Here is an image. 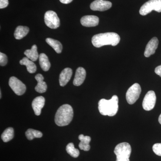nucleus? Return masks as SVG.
Instances as JSON below:
<instances>
[{"label":"nucleus","mask_w":161,"mask_h":161,"mask_svg":"<svg viewBox=\"0 0 161 161\" xmlns=\"http://www.w3.org/2000/svg\"><path fill=\"white\" fill-rule=\"evenodd\" d=\"M120 40V37L116 33L107 32L95 35L92 38V43L96 47L108 45L115 46Z\"/></svg>","instance_id":"obj_1"},{"label":"nucleus","mask_w":161,"mask_h":161,"mask_svg":"<svg viewBox=\"0 0 161 161\" xmlns=\"http://www.w3.org/2000/svg\"><path fill=\"white\" fill-rule=\"evenodd\" d=\"M74 117V111L70 105L64 104L58 108L55 115V123L58 126L68 125Z\"/></svg>","instance_id":"obj_2"},{"label":"nucleus","mask_w":161,"mask_h":161,"mask_svg":"<svg viewBox=\"0 0 161 161\" xmlns=\"http://www.w3.org/2000/svg\"><path fill=\"white\" fill-rule=\"evenodd\" d=\"M119 99L117 95H113L109 100L103 98L98 102V108L101 115L113 116L118 110Z\"/></svg>","instance_id":"obj_3"},{"label":"nucleus","mask_w":161,"mask_h":161,"mask_svg":"<svg viewBox=\"0 0 161 161\" xmlns=\"http://www.w3.org/2000/svg\"><path fill=\"white\" fill-rule=\"evenodd\" d=\"M132 152L130 144L127 142L119 144L115 147L114 153L116 156V159H124L130 158Z\"/></svg>","instance_id":"obj_4"},{"label":"nucleus","mask_w":161,"mask_h":161,"mask_svg":"<svg viewBox=\"0 0 161 161\" xmlns=\"http://www.w3.org/2000/svg\"><path fill=\"white\" fill-rule=\"evenodd\" d=\"M153 10L161 12V0H150L145 3L141 7L140 14L146 15Z\"/></svg>","instance_id":"obj_5"},{"label":"nucleus","mask_w":161,"mask_h":161,"mask_svg":"<svg viewBox=\"0 0 161 161\" xmlns=\"http://www.w3.org/2000/svg\"><path fill=\"white\" fill-rule=\"evenodd\" d=\"M142 89L140 85L136 83L132 85L128 89L126 94L127 102L130 104H133L139 98Z\"/></svg>","instance_id":"obj_6"},{"label":"nucleus","mask_w":161,"mask_h":161,"mask_svg":"<svg viewBox=\"0 0 161 161\" xmlns=\"http://www.w3.org/2000/svg\"><path fill=\"white\" fill-rule=\"evenodd\" d=\"M44 22L46 26L51 29H57L60 26V19L57 13L52 10L45 13Z\"/></svg>","instance_id":"obj_7"},{"label":"nucleus","mask_w":161,"mask_h":161,"mask_svg":"<svg viewBox=\"0 0 161 161\" xmlns=\"http://www.w3.org/2000/svg\"><path fill=\"white\" fill-rule=\"evenodd\" d=\"M9 85L11 89L17 95H23L26 92L25 85L16 77H12L9 78Z\"/></svg>","instance_id":"obj_8"},{"label":"nucleus","mask_w":161,"mask_h":161,"mask_svg":"<svg viewBox=\"0 0 161 161\" xmlns=\"http://www.w3.org/2000/svg\"><path fill=\"white\" fill-rule=\"evenodd\" d=\"M156 102V96L155 92L153 91H149L144 97L142 103L143 108L146 111H150L155 106Z\"/></svg>","instance_id":"obj_9"},{"label":"nucleus","mask_w":161,"mask_h":161,"mask_svg":"<svg viewBox=\"0 0 161 161\" xmlns=\"http://www.w3.org/2000/svg\"><path fill=\"white\" fill-rule=\"evenodd\" d=\"M112 3L109 1L95 0L91 3L90 8L94 11H104L112 7Z\"/></svg>","instance_id":"obj_10"},{"label":"nucleus","mask_w":161,"mask_h":161,"mask_svg":"<svg viewBox=\"0 0 161 161\" xmlns=\"http://www.w3.org/2000/svg\"><path fill=\"white\" fill-rule=\"evenodd\" d=\"M158 45V40L157 37L153 38L147 43L144 55L147 58H149L151 55L155 53L156 50L157 49Z\"/></svg>","instance_id":"obj_11"},{"label":"nucleus","mask_w":161,"mask_h":161,"mask_svg":"<svg viewBox=\"0 0 161 161\" xmlns=\"http://www.w3.org/2000/svg\"><path fill=\"white\" fill-rule=\"evenodd\" d=\"M81 25L86 27H94L99 23V18L95 15H86L80 19Z\"/></svg>","instance_id":"obj_12"},{"label":"nucleus","mask_w":161,"mask_h":161,"mask_svg":"<svg viewBox=\"0 0 161 161\" xmlns=\"http://www.w3.org/2000/svg\"><path fill=\"white\" fill-rule=\"evenodd\" d=\"M45 98L42 96H38L33 101L32 107L36 115H40L41 110L45 105Z\"/></svg>","instance_id":"obj_13"},{"label":"nucleus","mask_w":161,"mask_h":161,"mask_svg":"<svg viewBox=\"0 0 161 161\" xmlns=\"http://www.w3.org/2000/svg\"><path fill=\"white\" fill-rule=\"evenodd\" d=\"M86 77V70L82 67H79L76 70L73 84L75 86H80L85 80Z\"/></svg>","instance_id":"obj_14"},{"label":"nucleus","mask_w":161,"mask_h":161,"mask_svg":"<svg viewBox=\"0 0 161 161\" xmlns=\"http://www.w3.org/2000/svg\"><path fill=\"white\" fill-rule=\"evenodd\" d=\"M73 75V71L69 68L64 69L61 72L59 77V82L61 86H64L68 83Z\"/></svg>","instance_id":"obj_15"},{"label":"nucleus","mask_w":161,"mask_h":161,"mask_svg":"<svg viewBox=\"0 0 161 161\" xmlns=\"http://www.w3.org/2000/svg\"><path fill=\"white\" fill-rule=\"evenodd\" d=\"M35 79L37 81V85L35 87V90L39 93H43L46 92L47 85L43 81L44 78L41 74H37L35 76Z\"/></svg>","instance_id":"obj_16"},{"label":"nucleus","mask_w":161,"mask_h":161,"mask_svg":"<svg viewBox=\"0 0 161 161\" xmlns=\"http://www.w3.org/2000/svg\"><path fill=\"white\" fill-rule=\"evenodd\" d=\"M78 139L80 141L79 147L80 150L85 151H89L91 149L90 145V142L91 141V137L89 136H85L83 134H80L78 136Z\"/></svg>","instance_id":"obj_17"},{"label":"nucleus","mask_w":161,"mask_h":161,"mask_svg":"<svg viewBox=\"0 0 161 161\" xmlns=\"http://www.w3.org/2000/svg\"><path fill=\"white\" fill-rule=\"evenodd\" d=\"M19 63L21 65L26 66V69L28 72L31 74H33L36 71V65L33 61L30 60L27 57L23 58L22 60H20Z\"/></svg>","instance_id":"obj_18"},{"label":"nucleus","mask_w":161,"mask_h":161,"mask_svg":"<svg viewBox=\"0 0 161 161\" xmlns=\"http://www.w3.org/2000/svg\"><path fill=\"white\" fill-rule=\"evenodd\" d=\"M29 31V27L26 26H18L14 33V37L17 40H21L26 36Z\"/></svg>","instance_id":"obj_19"},{"label":"nucleus","mask_w":161,"mask_h":161,"mask_svg":"<svg viewBox=\"0 0 161 161\" xmlns=\"http://www.w3.org/2000/svg\"><path fill=\"white\" fill-rule=\"evenodd\" d=\"M24 54L26 57L32 61H36L38 58H39V54L37 52V47L36 45H33L32 46L31 49H27L24 52Z\"/></svg>","instance_id":"obj_20"},{"label":"nucleus","mask_w":161,"mask_h":161,"mask_svg":"<svg viewBox=\"0 0 161 161\" xmlns=\"http://www.w3.org/2000/svg\"><path fill=\"white\" fill-rule=\"evenodd\" d=\"M39 63L40 66L44 71H47L51 67L48 57L45 54L42 53L39 56Z\"/></svg>","instance_id":"obj_21"},{"label":"nucleus","mask_w":161,"mask_h":161,"mask_svg":"<svg viewBox=\"0 0 161 161\" xmlns=\"http://www.w3.org/2000/svg\"><path fill=\"white\" fill-rule=\"evenodd\" d=\"M46 42L48 45L53 48L56 53H60L62 52L63 46L60 42L58 40L48 38L46 39Z\"/></svg>","instance_id":"obj_22"},{"label":"nucleus","mask_w":161,"mask_h":161,"mask_svg":"<svg viewBox=\"0 0 161 161\" xmlns=\"http://www.w3.org/2000/svg\"><path fill=\"white\" fill-rule=\"evenodd\" d=\"M14 130L11 127L7 128L3 134H2L1 138L3 142H7L10 140H11L14 138Z\"/></svg>","instance_id":"obj_23"},{"label":"nucleus","mask_w":161,"mask_h":161,"mask_svg":"<svg viewBox=\"0 0 161 161\" xmlns=\"http://www.w3.org/2000/svg\"><path fill=\"white\" fill-rule=\"evenodd\" d=\"M43 136L42 132L38 130L33 129H28L26 132V138L29 140H32L33 139L36 138H40Z\"/></svg>","instance_id":"obj_24"},{"label":"nucleus","mask_w":161,"mask_h":161,"mask_svg":"<svg viewBox=\"0 0 161 161\" xmlns=\"http://www.w3.org/2000/svg\"><path fill=\"white\" fill-rule=\"evenodd\" d=\"M66 150L68 154L75 158H78L80 154L79 150L75 148L74 144L73 143H70L68 144L66 146Z\"/></svg>","instance_id":"obj_25"},{"label":"nucleus","mask_w":161,"mask_h":161,"mask_svg":"<svg viewBox=\"0 0 161 161\" xmlns=\"http://www.w3.org/2000/svg\"><path fill=\"white\" fill-rule=\"evenodd\" d=\"M153 150L156 155L161 156V143H156L153 146Z\"/></svg>","instance_id":"obj_26"},{"label":"nucleus","mask_w":161,"mask_h":161,"mask_svg":"<svg viewBox=\"0 0 161 161\" xmlns=\"http://www.w3.org/2000/svg\"><path fill=\"white\" fill-rule=\"evenodd\" d=\"M8 62L7 56L3 53H0V65L2 66H5Z\"/></svg>","instance_id":"obj_27"},{"label":"nucleus","mask_w":161,"mask_h":161,"mask_svg":"<svg viewBox=\"0 0 161 161\" xmlns=\"http://www.w3.org/2000/svg\"><path fill=\"white\" fill-rule=\"evenodd\" d=\"M9 5L8 0H0V8L1 9L6 8Z\"/></svg>","instance_id":"obj_28"},{"label":"nucleus","mask_w":161,"mask_h":161,"mask_svg":"<svg viewBox=\"0 0 161 161\" xmlns=\"http://www.w3.org/2000/svg\"><path fill=\"white\" fill-rule=\"evenodd\" d=\"M155 73L161 77V65L157 67L155 69Z\"/></svg>","instance_id":"obj_29"},{"label":"nucleus","mask_w":161,"mask_h":161,"mask_svg":"<svg viewBox=\"0 0 161 161\" xmlns=\"http://www.w3.org/2000/svg\"><path fill=\"white\" fill-rule=\"evenodd\" d=\"M73 0H60V3L63 4H67L71 3Z\"/></svg>","instance_id":"obj_30"},{"label":"nucleus","mask_w":161,"mask_h":161,"mask_svg":"<svg viewBox=\"0 0 161 161\" xmlns=\"http://www.w3.org/2000/svg\"><path fill=\"white\" fill-rule=\"evenodd\" d=\"M116 161H130V159H116Z\"/></svg>","instance_id":"obj_31"},{"label":"nucleus","mask_w":161,"mask_h":161,"mask_svg":"<svg viewBox=\"0 0 161 161\" xmlns=\"http://www.w3.org/2000/svg\"><path fill=\"white\" fill-rule=\"evenodd\" d=\"M158 121L159 123L161 125V114H160V115H159V116Z\"/></svg>","instance_id":"obj_32"},{"label":"nucleus","mask_w":161,"mask_h":161,"mask_svg":"<svg viewBox=\"0 0 161 161\" xmlns=\"http://www.w3.org/2000/svg\"><path fill=\"white\" fill-rule=\"evenodd\" d=\"M0 95H1V97H0V98H2V92H1H1H0Z\"/></svg>","instance_id":"obj_33"}]
</instances>
